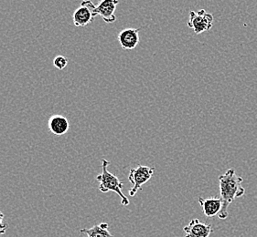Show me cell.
Wrapping results in <instances>:
<instances>
[{
  "label": "cell",
  "instance_id": "52a82bcc",
  "mask_svg": "<svg viewBox=\"0 0 257 237\" xmlns=\"http://www.w3.org/2000/svg\"><path fill=\"white\" fill-rule=\"evenodd\" d=\"M185 237H209L213 229L211 224L202 222L199 219H192L187 226L183 228Z\"/></svg>",
  "mask_w": 257,
  "mask_h": 237
},
{
  "label": "cell",
  "instance_id": "9c48e42d",
  "mask_svg": "<svg viewBox=\"0 0 257 237\" xmlns=\"http://www.w3.org/2000/svg\"><path fill=\"white\" fill-rule=\"evenodd\" d=\"M199 204H201L203 214L206 217H213L218 216L221 212L222 202L221 197H210V198H199Z\"/></svg>",
  "mask_w": 257,
  "mask_h": 237
},
{
  "label": "cell",
  "instance_id": "4fadbf2b",
  "mask_svg": "<svg viewBox=\"0 0 257 237\" xmlns=\"http://www.w3.org/2000/svg\"><path fill=\"white\" fill-rule=\"evenodd\" d=\"M9 229V224L6 222L5 216L0 211V236L5 234L7 230Z\"/></svg>",
  "mask_w": 257,
  "mask_h": 237
},
{
  "label": "cell",
  "instance_id": "277c9868",
  "mask_svg": "<svg viewBox=\"0 0 257 237\" xmlns=\"http://www.w3.org/2000/svg\"><path fill=\"white\" fill-rule=\"evenodd\" d=\"M214 18L211 13H208L205 10H201L198 12L190 11V18L188 22V26L191 28L193 32L199 35L209 31L212 28Z\"/></svg>",
  "mask_w": 257,
  "mask_h": 237
},
{
  "label": "cell",
  "instance_id": "7c38bea8",
  "mask_svg": "<svg viewBox=\"0 0 257 237\" xmlns=\"http://www.w3.org/2000/svg\"><path fill=\"white\" fill-rule=\"evenodd\" d=\"M68 62H69V60H68L67 58L64 57V56H62V55H59V56H57V57H55V58L53 60V65H54V67L57 68L58 70H62L63 68H65L67 67Z\"/></svg>",
  "mask_w": 257,
  "mask_h": 237
},
{
  "label": "cell",
  "instance_id": "7a4b0ae2",
  "mask_svg": "<svg viewBox=\"0 0 257 237\" xmlns=\"http://www.w3.org/2000/svg\"><path fill=\"white\" fill-rule=\"evenodd\" d=\"M110 164L108 160L103 159L102 160V169L103 172L101 174L96 176V180L99 182V190L106 194L108 192H113L117 194L121 198V204L123 206H127L129 204L128 198L124 196L122 192L123 184L122 182H120L118 177L113 176L108 170V165Z\"/></svg>",
  "mask_w": 257,
  "mask_h": 237
},
{
  "label": "cell",
  "instance_id": "ba28073f",
  "mask_svg": "<svg viewBox=\"0 0 257 237\" xmlns=\"http://www.w3.org/2000/svg\"><path fill=\"white\" fill-rule=\"evenodd\" d=\"M139 28H128L122 31L118 34V42L123 50H134L139 45L140 42L139 38Z\"/></svg>",
  "mask_w": 257,
  "mask_h": 237
},
{
  "label": "cell",
  "instance_id": "8992f818",
  "mask_svg": "<svg viewBox=\"0 0 257 237\" xmlns=\"http://www.w3.org/2000/svg\"><path fill=\"white\" fill-rule=\"evenodd\" d=\"M93 2L91 0H83L80 6L72 15L73 24L75 26H85L95 18L92 8Z\"/></svg>",
  "mask_w": 257,
  "mask_h": 237
},
{
  "label": "cell",
  "instance_id": "5b68a950",
  "mask_svg": "<svg viewBox=\"0 0 257 237\" xmlns=\"http://www.w3.org/2000/svg\"><path fill=\"white\" fill-rule=\"evenodd\" d=\"M118 0H101L97 5L92 4L94 16H100L106 23H113L116 20L114 12L118 5Z\"/></svg>",
  "mask_w": 257,
  "mask_h": 237
},
{
  "label": "cell",
  "instance_id": "30bf717a",
  "mask_svg": "<svg viewBox=\"0 0 257 237\" xmlns=\"http://www.w3.org/2000/svg\"><path fill=\"white\" fill-rule=\"evenodd\" d=\"M48 125H49L50 132L56 136L64 135L70 129V124L68 118L62 115L52 116L49 120Z\"/></svg>",
  "mask_w": 257,
  "mask_h": 237
},
{
  "label": "cell",
  "instance_id": "8fae6325",
  "mask_svg": "<svg viewBox=\"0 0 257 237\" xmlns=\"http://www.w3.org/2000/svg\"><path fill=\"white\" fill-rule=\"evenodd\" d=\"M109 224L107 222H101L91 228H83L80 232L87 234L88 237H113L108 230Z\"/></svg>",
  "mask_w": 257,
  "mask_h": 237
},
{
  "label": "cell",
  "instance_id": "3957f363",
  "mask_svg": "<svg viewBox=\"0 0 257 237\" xmlns=\"http://www.w3.org/2000/svg\"><path fill=\"white\" fill-rule=\"evenodd\" d=\"M155 167L139 165L137 168L131 169L129 172L128 180L132 184V188L129 191V196H135L141 190L142 186L147 184L154 174Z\"/></svg>",
  "mask_w": 257,
  "mask_h": 237
},
{
  "label": "cell",
  "instance_id": "6da1fadb",
  "mask_svg": "<svg viewBox=\"0 0 257 237\" xmlns=\"http://www.w3.org/2000/svg\"><path fill=\"white\" fill-rule=\"evenodd\" d=\"M243 179L238 176L234 169H228L222 176H219V187L222 206L218 216L220 219L228 217V207L235 198L244 196L245 189L242 186Z\"/></svg>",
  "mask_w": 257,
  "mask_h": 237
}]
</instances>
